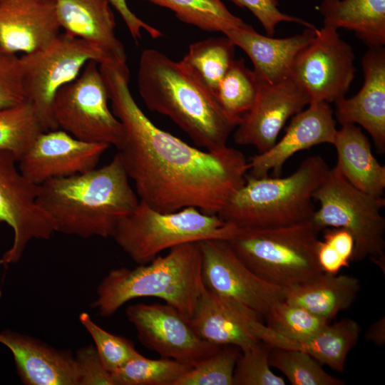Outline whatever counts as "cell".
<instances>
[{
  "instance_id": "obj_1",
  "label": "cell",
  "mask_w": 385,
  "mask_h": 385,
  "mask_svg": "<svg viewBox=\"0 0 385 385\" xmlns=\"http://www.w3.org/2000/svg\"><path fill=\"white\" fill-rule=\"evenodd\" d=\"M111 111L124 128L118 148L140 200L161 212L193 207L217 215L245 183L249 163L240 150H202L157 127L142 111L130 88L126 63L99 64Z\"/></svg>"
},
{
  "instance_id": "obj_2",
  "label": "cell",
  "mask_w": 385,
  "mask_h": 385,
  "mask_svg": "<svg viewBox=\"0 0 385 385\" xmlns=\"http://www.w3.org/2000/svg\"><path fill=\"white\" fill-rule=\"evenodd\" d=\"M137 82L146 107L170 118L196 145L210 151L227 146L235 125L214 93L182 60L145 48L139 58Z\"/></svg>"
},
{
  "instance_id": "obj_3",
  "label": "cell",
  "mask_w": 385,
  "mask_h": 385,
  "mask_svg": "<svg viewBox=\"0 0 385 385\" xmlns=\"http://www.w3.org/2000/svg\"><path fill=\"white\" fill-rule=\"evenodd\" d=\"M128 179L116 153L101 168L40 185L37 202L53 220L56 232L112 237L118 221L140 202Z\"/></svg>"
},
{
  "instance_id": "obj_4",
  "label": "cell",
  "mask_w": 385,
  "mask_h": 385,
  "mask_svg": "<svg viewBox=\"0 0 385 385\" xmlns=\"http://www.w3.org/2000/svg\"><path fill=\"white\" fill-rule=\"evenodd\" d=\"M203 287L200 247L189 242L134 269L111 270L98 285L92 307L110 317L133 299L156 297L190 319Z\"/></svg>"
},
{
  "instance_id": "obj_5",
  "label": "cell",
  "mask_w": 385,
  "mask_h": 385,
  "mask_svg": "<svg viewBox=\"0 0 385 385\" xmlns=\"http://www.w3.org/2000/svg\"><path fill=\"white\" fill-rule=\"evenodd\" d=\"M329 168L319 155L306 158L291 175L255 178L245 183L217 215L240 229H267L312 221L313 195Z\"/></svg>"
},
{
  "instance_id": "obj_6",
  "label": "cell",
  "mask_w": 385,
  "mask_h": 385,
  "mask_svg": "<svg viewBox=\"0 0 385 385\" xmlns=\"http://www.w3.org/2000/svg\"><path fill=\"white\" fill-rule=\"evenodd\" d=\"M319 232L309 221L274 228L240 229L227 242L255 274L287 289L309 282L324 273L317 257Z\"/></svg>"
},
{
  "instance_id": "obj_7",
  "label": "cell",
  "mask_w": 385,
  "mask_h": 385,
  "mask_svg": "<svg viewBox=\"0 0 385 385\" xmlns=\"http://www.w3.org/2000/svg\"><path fill=\"white\" fill-rule=\"evenodd\" d=\"M239 230L217 215L193 207L161 212L140 200L132 212L118 221L112 237L135 262L144 265L165 250L209 239L228 240Z\"/></svg>"
},
{
  "instance_id": "obj_8",
  "label": "cell",
  "mask_w": 385,
  "mask_h": 385,
  "mask_svg": "<svg viewBox=\"0 0 385 385\" xmlns=\"http://www.w3.org/2000/svg\"><path fill=\"white\" fill-rule=\"evenodd\" d=\"M313 199L319 203L312 219L314 226L319 231L327 227L346 230L354 240L351 262L369 257L384 274L385 218L381 213L384 198L356 188L334 166Z\"/></svg>"
},
{
  "instance_id": "obj_9",
  "label": "cell",
  "mask_w": 385,
  "mask_h": 385,
  "mask_svg": "<svg viewBox=\"0 0 385 385\" xmlns=\"http://www.w3.org/2000/svg\"><path fill=\"white\" fill-rule=\"evenodd\" d=\"M90 61L99 64L114 62L98 47L65 32L20 57L26 98L33 105L44 131L58 129L52 113L54 97Z\"/></svg>"
},
{
  "instance_id": "obj_10",
  "label": "cell",
  "mask_w": 385,
  "mask_h": 385,
  "mask_svg": "<svg viewBox=\"0 0 385 385\" xmlns=\"http://www.w3.org/2000/svg\"><path fill=\"white\" fill-rule=\"evenodd\" d=\"M108 101L99 63L90 61L74 81L56 93L52 105L54 121L58 129L77 139L118 148L125 132Z\"/></svg>"
},
{
  "instance_id": "obj_11",
  "label": "cell",
  "mask_w": 385,
  "mask_h": 385,
  "mask_svg": "<svg viewBox=\"0 0 385 385\" xmlns=\"http://www.w3.org/2000/svg\"><path fill=\"white\" fill-rule=\"evenodd\" d=\"M355 55L337 29L323 26L295 58L290 77L310 103H334L345 97L355 77Z\"/></svg>"
},
{
  "instance_id": "obj_12",
  "label": "cell",
  "mask_w": 385,
  "mask_h": 385,
  "mask_svg": "<svg viewBox=\"0 0 385 385\" xmlns=\"http://www.w3.org/2000/svg\"><path fill=\"white\" fill-rule=\"evenodd\" d=\"M16 163L12 153L0 150V222L14 232L1 265L16 263L30 241L48 240L56 232L53 220L37 202L40 185L27 179Z\"/></svg>"
},
{
  "instance_id": "obj_13",
  "label": "cell",
  "mask_w": 385,
  "mask_h": 385,
  "mask_svg": "<svg viewBox=\"0 0 385 385\" xmlns=\"http://www.w3.org/2000/svg\"><path fill=\"white\" fill-rule=\"evenodd\" d=\"M202 256V276L210 290L232 299L265 317L284 300L285 289L270 284L251 272L236 256L227 240L197 242Z\"/></svg>"
},
{
  "instance_id": "obj_14",
  "label": "cell",
  "mask_w": 385,
  "mask_h": 385,
  "mask_svg": "<svg viewBox=\"0 0 385 385\" xmlns=\"http://www.w3.org/2000/svg\"><path fill=\"white\" fill-rule=\"evenodd\" d=\"M125 314L140 343L161 357L192 366L220 346L201 339L189 319L168 304H132Z\"/></svg>"
},
{
  "instance_id": "obj_15",
  "label": "cell",
  "mask_w": 385,
  "mask_h": 385,
  "mask_svg": "<svg viewBox=\"0 0 385 385\" xmlns=\"http://www.w3.org/2000/svg\"><path fill=\"white\" fill-rule=\"evenodd\" d=\"M109 147L77 139L61 129L45 131L19 160V168L27 179L40 185L96 168Z\"/></svg>"
},
{
  "instance_id": "obj_16",
  "label": "cell",
  "mask_w": 385,
  "mask_h": 385,
  "mask_svg": "<svg viewBox=\"0 0 385 385\" xmlns=\"http://www.w3.org/2000/svg\"><path fill=\"white\" fill-rule=\"evenodd\" d=\"M309 103L307 95L291 77L276 83L260 79L256 101L235 128V143L252 145L258 153L268 150L287 121Z\"/></svg>"
},
{
  "instance_id": "obj_17",
  "label": "cell",
  "mask_w": 385,
  "mask_h": 385,
  "mask_svg": "<svg viewBox=\"0 0 385 385\" xmlns=\"http://www.w3.org/2000/svg\"><path fill=\"white\" fill-rule=\"evenodd\" d=\"M334 113L329 103H309L308 108L291 118L282 138L268 150L257 153L250 161L248 175L268 176L272 171L281 174L285 162L295 153L322 144H333L337 133Z\"/></svg>"
},
{
  "instance_id": "obj_18",
  "label": "cell",
  "mask_w": 385,
  "mask_h": 385,
  "mask_svg": "<svg viewBox=\"0 0 385 385\" xmlns=\"http://www.w3.org/2000/svg\"><path fill=\"white\" fill-rule=\"evenodd\" d=\"M262 317L253 309L204 285L189 322L203 340L217 346L233 345L243 351L260 341L252 334L250 326Z\"/></svg>"
},
{
  "instance_id": "obj_19",
  "label": "cell",
  "mask_w": 385,
  "mask_h": 385,
  "mask_svg": "<svg viewBox=\"0 0 385 385\" xmlns=\"http://www.w3.org/2000/svg\"><path fill=\"white\" fill-rule=\"evenodd\" d=\"M364 83L353 97L334 102L339 123L358 124L371 135L378 153H385V48H369L361 60Z\"/></svg>"
},
{
  "instance_id": "obj_20",
  "label": "cell",
  "mask_w": 385,
  "mask_h": 385,
  "mask_svg": "<svg viewBox=\"0 0 385 385\" xmlns=\"http://www.w3.org/2000/svg\"><path fill=\"white\" fill-rule=\"evenodd\" d=\"M54 0H0V48L29 53L60 34Z\"/></svg>"
},
{
  "instance_id": "obj_21",
  "label": "cell",
  "mask_w": 385,
  "mask_h": 385,
  "mask_svg": "<svg viewBox=\"0 0 385 385\" xmlns=\"http://www.w3.org/2000/svg\"><path fill=\"white\" fill-rule=\"evenodd\" d=\"M0 343L12 353L19 378L26 385H79L80 372L69 350L56 349L31 337L0 332Z\"/></svg>"
},
{
  "instance_id": "obj_22",
  "label": "cell",
  "mask_w": 385,
  "mask_h": 385,
  "mask_svg": "<svg viewBox=\"0 0 385 385\" xmlns=\"http://www.w3.org/2000/svg\"><path fill=\"white\" fill-rule=\"evenodd\" d=\"M317 29L306 28L302 34L276 38L262 35L247 24L223 34L247 53L259 79L276 83L290 77L296 57L314 39Z\"/></svg>"
},
{
  "instance_id": "obj_23",
  "label": "cell",
  "mask_w": 385,
  "mask_h": 385,
  "mask_svg": "<svg viewBox=\"0 0 385 385\" xmlns=\"http://www.w3.org/2000/svg\"><path fill=\"white\" fill-rule=\"evenodd\" d=\"M250 329L257 339L272 348L304 351L320 364L339 372L344 371L347 356L361 333L360 325L349 318L329 323L318 334L304 339L286 337L263 324L262 320L254 321Z\"/></svg>"
},
{
  "instance_id": "obj_24",
  "label": "cell",
  "mask_w": 385,
  "mask_h": 385,
  "mask_svg": "<svg viewBox=\"0 0 385 385\" xmlns=\"http://www.w3.org/2000/svg\"><path fill=\"white\" fill-rule=\"evenodd\" d=\"M54 1L65 33L98 47L114 62L126 63L125 47L115 35V19L108 0Z\"/></svg>"
},
{
  "instance_id": "obj_25",
  "label": "cell",
  "mask_w": 385,
  "mask_h": 385,
  "mask_svg": "<svg viewBox=\"0 0 385 385\" xmlns=\"http://www.w3.org/2000/svg\"><path fill=\"white\" fill-rule=\"evenodd\" d=\"M337 154L335 167L356 188L383 197L385 166L374 156L368 138L356 124H344L337 130L333 144Z\"/></svg>"
},
{
  "instance_id": "obj_26",
  "label": "cell",
  "mask_w": 385,
  "mask_h": 385,
  "mask_svg": "<svg viewBox=\"0 0 385 385\" xmlns=\"http://www.w3.org/2000/svg\"><path fill=\"white\" fill-rule=\"evenodd\" d=\"M360 289L355 277L323 273L309 282L285 289L284 300L329 322L354 304Z\"/></svg>"
},
{
  "instance_id": "obj_27",
  "label": "cell",
  "mask_w": 385,
  "mask_h": 385,
  "mask_svg": "<svg viewBox=\"0 0 385 385\" xmlns=\"http://www.w3.org/2000/svg\"><path fill=\"white\" fill-rule=\"evenodd\" d=\"M324 26L354 32L368 48L385 44V0H322Z\"/></svg>"
},
{
  "instance_id": "obj_28",
  "label": "cell",
  "mask_w": 385,
  "mask_h": 385,
  "mask_svg": "<svg viewBox=\"0 0 385 385\" xmlns=\"http://www.w3.org/2000/svg\"><path fill=\"white\" fill-rule=\"evenodd\" d=\"M260 89V79L245 64L235 59L220 82L215 96L228 119L237 127L253 106Z\"/></svg>"
},
{
  "instance_id": "obj_29",
  "label": "cell",
  "mask_w": 385,
  "mask_h": 385,
  "mask_svg": "<svg viewBox=\"0 0 385 385\" xmlns=\"http://www.w3.org/2000/svg\"><path fill=\"white\" fill-rule=\"evenodd\" d=\"M174 12L181 21L207 32H221L245 27L221 0H144Z\"/></svg>"
},
{
  "instance_id": "obj_30",
  "label": "cell",
  "mask_w": 385,
  "mask_h": 385,
  "mask_svg": "<svg viewBox=\"0 0 385 385\" xmlns=\"http://www.w3.org/2000/svg\"><path fill=\"white\" fill-rule=\"evenodd\" d=\"M235 44L227 36L191 43L182 61L214 93L235 58Z\"/></svg>"
},
{
  "instance_id": "obj_31",
  "label": "cell",
  "mask_w": 385,
  "mask_h": 385,
  "mask_svg": "<svg viewBox=\"0 0 385 385\" xmlns=\"http://www.w3.org/2000/svg\"><path fill=\"white\" fill-rule=\"evenodd\" d=\"M45 132L28 100L0 108V150L12 153L17 162Z\"/></svg>"
},
{
  "instance_id": "obj_32",
  "label": "cell",
  "mask_w": 385,
  "mask_h": 385,
  "mask_svg": "<svg viewBox=\"0 0 385 385\" xmlns=\"http://www.w3.org/2000/svg\"><path fill=\"white\" fill-rule=\"evenodd\" d=\"M191 366L177 360L153 359L141 354L111 373L114 385H175Z\"/></svg>"
},
{
  "instance_id": "obj_33",
  "label": "cell",
  "mask_w": 385,
  "mask_h": 385,
  "mask_svg": "<svg viewBox=\"0 0 385 385\" xmlns=\"http://www.w3.org/2000/svg\"><path fill=\"white\" fill-rule=\"evenodd\" d=\"M270 366L279 370L292 385H344L326 372L309 354L294 349L272 348Z\"/></svg>"
},
{
  "instance_id": "obj_34",
  "label": "cell",
  "mask_w": 385,
  "mask_h": 385,
  "mask_svg": "<svg viewBox=\"0 0 385 385\" xmlns=\"http://www.w3.org/2000/svg\"><path fill=\"white\" fill-rule=\"evenodd\" d=\"M240 354L241 350L235 346H220L192 366L175 385H233L234 369Z\"/></svg>"
},
{
  "instance_id": "obj_35",
  "label": "cell",
  "mask_w": 385,
  "mask_h": 385,
  "mask_svg": "<svg viewBox=\"0 0 385 385\" xmlns=\"http://www.w3.org/2000/svg\"><path fill=\"white\" fill-rule=\"evenodd\" d=\"M265 318L270 329L294 339L313 337L329 323L303 307L285 300L274 305Z\"/></svg>"
},
{
  "instance_id": "obj_36",
  "label": "cell",
  "mask_w": 385,
  "mask_h": 385,
  "mask_svg": "<svg viewBox=\"0 0 385 385\" xmlns=\"http://www.w3.org/2000/svg\"><path fill=\"white\" fill-rule=\"evenodd\" d=\"M79 320L90 334L101 362L111 374L140 354L133 342L106 331L88 313H81Z\"/></svg>"
},
{
  "instance_id": "obj_37",
  "label": "cell",
  "mask_w": 385,
  "mask_h": 385,
  "mask_svg": "<svg viewBox=\"0 0 385 385\" xmlns=\"http://www.w3.org/2000/svg\"><path fill=\"white\" fill-rule=\"evenodd\" d=\"M272 347L259 341L241 351L233 373V385H284L283 378L270 369L269 356Z\"/></svg>"
},
{
  "instance_id": "obj_38",
  "label": "cell",
  "mask_w": 385,
  "mask_h": 385,
  "mask_svg": "<svg viewBox=\"0 0 385 385\" xmlns=\"http://www.w3.org/2000/svg\"><path fill=\"white\" fill-rule=\"evenodd\" d=\"M354 251V240L349 232L342 227L325 228L317 248L319 266L324 273L337 274L349 267Z\"/></svg>"
},
{
  "instance_id": "obj_39",
  "label": "cell",
  "mask_w": 385,
  "mask_h": 385,
  "mask_svg": "<svg viewBox=\"0 0 385 385\" xmlns=\"http://www.w3.org/2000/svg\"><path fill=\"white\" fill-rule=\"evenodd\" d=\"M26 100L20 57L0 48V108Z\"/></svg>"
},
{
  "instance_id": "obj_40",
  "label": "cell",
  "mask_w": 385,
  "mask_h": 385,
  "mask_svg": "<svg viewBox=\"0 0 385 385\" xmlns=\"http://www.w3.org/2000/svg\"><path fill=\"white\" fill-rule=\"evenodd\" d=\"M237 6L249 10L260 21L267 36H273L277 26L282 22L299 24L306 28L315 29L316 26L294 16L282 12L278 0H230Z\"/></svg>"
},
{
  "instance_id": "obj_41",
  "label": "cell",
  "mask_w": 385,
  "mask_h": 385,
  "mask_svg": "<svg viewBox=\"0 0 385 385\" xmlns=\"http://www.w3.org/2000/svg\"><path fill=\"white\" fill-rule=\"evenodd\" d=\"M79 372V385H114L111 374L101 362L94 346L80 348L76 355Z\"/></svg>"
},
{
  "instance_id": "obj_42",
  "label": "cell",
  "mask_w": 385,
  "mask_h": 385,
  "mask_svg": "<svg viewBox=\"0 0 385 385\" xmlns=\"http://www.w3.org/2000/svg\"><path fill=\"white\" fill-rule=\"evenodd\" d=\"M110 4L118 12L125 24L133 38L137 41L142 36V30L147 31L153 38L162 36L156 28L146 24L138 17L128 7L126 0H108Z\"/></svg>"
},
{
  "instance_id": "obj_43",
  "label": "cell",
  "mask_w": 385,
  "mask_h": 385,
  "mask_svg": "<svg viewBox=\"0 0 385 385\" xmlns=\"http://www.w3.org/2000/svg\"><path fill=\"white\" fill-rule=\"evenodd\" d=\"M365 338L378 346L385 344V318L381 317L370 325L365 334Z\"/></svg>"
}]
</instances>
